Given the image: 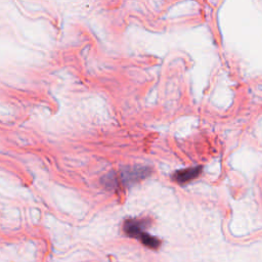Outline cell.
Instances as JSON below:
<instances>
[{"label":"cell","mask_w":262,"mask_h":262,"mask_svg":"<svg viewBox=\"0 0 262 262\" xmlns=\"http://www.w3.org/2000/svg\"><path fill=\"white\" fill-rule=\"evenodd\" d=\"M145 226H147V221L145 220L131 218L127 219L124 222L123 229L128 237L139 240L144 246H147L151 249H158L161 242L157 238L151 236L149 232L145 231Z\"/></svg>","instance_id":"6da1fadb"},{"label":"cell","mask_w":262,"mask_h":262,"mask_svg":"<svg viewBox=\"0 0 262 262\" xmlns=\"http://www.w3.org/2000/svg\"><path fill=\"white\" fill-rule=\"evenodd\" d=\"M150 174V169L144 166L125 167L120 172L119 181L124 187H130L135 183L147 178Z\"/></svg>","instance_id":"7a4b0ae2"},{"label":"cell","mask_w":262,"mask_h":262,"mask_svg":"<svg viewBox=\"0 0 262 262\" xmlns=\"http://www.w3.org/2000/svg\"><path fill=\"white\" fill-rule=\"evenodd\" d=\"M201 171H202V166H195V167L178 170L173 174L172 179L174 180V182H177L179 184H187L197 179L200 176Z\"/></svg>","instance_id":"3957f363"}]
</instances>
